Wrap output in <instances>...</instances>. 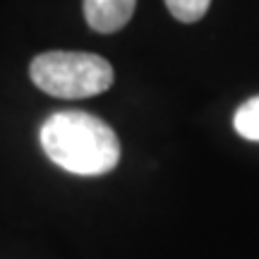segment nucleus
<instances>
[{
    "label": "nucleus",
    "instance_id": "20e7f679",
    "mask_svg": "<svg viewBox=\"0 0 259 259\" xmlns=\"http://www.w3.org/2000/svg\"><path fill=\"white\" fill-rule=\"evenodd\" d=\"M233 127L240 137L259 142V96L245 101L233 115Z\"/></svg>",
    "mask_w": 259,
    "mask_h": 259
},
{
    "label": "nucleus",
    "instance_id": "7ed1b4c3",
    "mask_svg": "<svg viewBox=\"0 0 259 259\" xmlns=\"http://www.w3.org/2000/svg\"><path fill=\"white\" fill-rule=\"evenodd\" d=\"M137 0H84L87 24L99 34L120 31L135 15Z\"/></svg>",
    "mask_w": 259,
    "mask_h": 259
},
{
    "label": "nucleus",
    "instance_id": "39448f33",
    "mask_svg": "<svg viewBox=\"0 0 259 259\" xmlns=\"http://www.w3.org/2000/svg\"><path fill=\"white\" fill-rule=\"evenodd\" d=\"M166 5H168V12L178 22L192 24V22H197V19H202L206 15L211 0H166Z\"/></svg>",
    "mask_w": 259,
    "mask_h": 259
},
{
    "label": "nucleus",
    "instance_id": "f257e3e1",
    "mask_svg": "<svg viewBox=\"0 0 259 259\" xmlns=\"http://www.w3.org/2000/svg\"><path fill=\"white\" fill-rule=\"evenodd\" d=\"M38 139L46 156L74 176H103L120 163L118 135L92 113H53L41 125Z\"/></svg>",
    "mask_w": 259,
    "mask_h": 259
},
{
    "label": "nucleus",
    "instance_id": "f03ea898",
    "mask_svg": "<svg viewBox=\"0 0 259 259\" xmlns=\"http://www.w3.org/2000/svg\"><path fill=\"white\" fill-rule=\"evenodd\" d=\"M31 82L56 99H89L113 84V67L101 56L48 51L31 60Z\"/></svg>",
    "mask_w": 259,
    "mask_h": 259
}]
</instances>
